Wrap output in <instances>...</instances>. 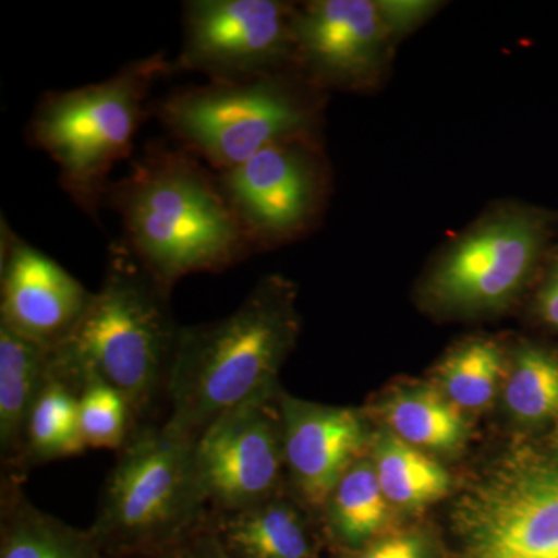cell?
I'll list each match as a JSON object with an SVG mask.
<instances>
[{"label": "cell", "mask_w": 558, "mask_h": 558, "mask_svg": "<svg viewBox=\"0 0 558 558\" xmlns=\"http://www.w3.org/2000/svg\"><path fill=\"white\" fill-rule=\"evenodd\" d=\"M105 205L119 213L132 255L170 290L189 275L218 274L255 253L218 174L182 148L150 143L110 183Z\"/></svg>", "instance_id": "6da1fadb"}, {"label": "cell", "mask_w": 558, "mask_h": 558, "mask_svg": "<svg viewBox=\"0 0 558 558\" xmlns=\"http://www.w3.org/2000/svg\"><path fill=\"white\" fill-rule=\"evenodd\" d=\"M171 290L123 241L110 245L100 289L75 330L50 351V369L76 388L98 380L130 403L135 427L167 417L180 329Z\"/></svg>", "instance_id": "7a4b0ae2"}, {"label": "cell", "mask_w": 558, "mask_h": 558, "mask_svg": "<svg viewBox=\"0 0 558 558\" xmlns=\"http://www.w3.org/2000/svg\"><path fill=\"white\" fill-rule=\"evenodd\" d=\"M296 330L295 290L278 275L260 279L226 318L182 326L165 424L196 439L223 414L277 395Z\"/></svg>", "instance_id": "3957f363"}, {"label": "cell", "mask_w": 558, "mask_h": 558, "mask_svg": "<svg viewBox=\"0 0 558 558\" xmlns=\"http://www.w3.org/2000/svg\"><path fill=\"white\" fill-rule=\"evenodd\" d=\"M209 521L194 439L154 422L117 451L89 532L102 553L124 556L190 545Z\"/></svg>", "instance_id": "277c9868"}, {"label": "cell", "mask_w": 558, "mask_h": 558, "mask_svg": "<svg viewBox=\"0 0 558 558\" xmlns=\"http://www.w3.org/2000/svg\"><path fill=\"white\" fill-rule=\"evenodd\" d=\"M161 53L128 62L108 80L47 92L28 123V140L60 168L62 190L97 220L110 172L128 159L157 80L172 72Z\"/></svg>", "instance_id": "5b68a950"}, {"label": "cell", "mask_w": 558, "mask_h": 558, "mask_svg": "<svg viewBox=\"0 0 558 558\" xmlns=\"http://www.w3.org/2000/svg\"><path fill=\"white\" fill-rule=\"evenodd\" d=\"M315 94L296 70H288L242 83L178 87L154 105V116L179 148L223 172L281 140L311 135Z\"/></svg>", "instance_id": "8992f818"}, {"label": "cell", "mask_w": 558, "mask_h": 558, "mask_svg": "<svg viewBox=\"0 0 558 558\" xmlns=\"http://www.w3.org/2000/svg\"><path fill=\"white\" fill-rule=\"evenodd\" d=\"M468 558H558V454L515 451L459 498Z\"/></svg>", "instance_id": "52a82bcc"}, {"label": "cell", "mask_w": 558, "mask_h": 558, "mask_svg": "<svg viewBox=\"0 0 558 558\" xmlns=\"http://www.w3.org/2000/svg\"><path fill=\"white\" fill-rule=\"evenodd\" d=\"M556 218L545 209L509 205L458 238L427 281L428 299L450 311L502 306L523 289L553 244Z\"/></svg>", "instance_id": "ba28073f"}, {"label": "cell", "mask_w": 558, "mask_h": 558, "mask_svg": "<svg viewBox=\"0 0 558 558\" xmlns=\"http://www.w3.org/2000/svg\"><path fill=\"white\" fill-rule=\"evenodd\" d=\"M293 11L278 0H190L183 40L172 69L209 83H242L295 70Z\"/></svg>", "instance_id": "9c48e42d"}, {"label": "cell", "mask_w": 558, "mask_h": 558, "mask_svg": "<svg viewBox=\"0 0 558 558\" xmlns=\"http://www.w3.org/2000/svg\"><path fill=\"white\" fill-rule=\"evenodd\" d=\"M216 174L255 252L301 236L317 218L326 193L325 165L312 134L281 140Z\"/></svg>", "instance_id": "30bf717a"}, {"label": "cell", "mask_w": 558, "mask_h": 558, "mask_svg": "<svg viewBox=\"0 0 558 558\" xmlns=\"http://www.w3.org/2000/svg\"><path fill=\"white\" fill-rule=\"evenodd\" d=\"M279 396L223 414L194 439L197 475L211 519L281 494L288 468Z\"/></svg>", "instance_id": "8fae6325"}, {"label": "cell", "mask_w": 558, "mask_h": 558, "mask_svg": "<svg viewBox=\"0 0 558 558\" xmlns=\"http://www.w3.org/2000/svg\"><path fill=\"white\" fill-rule=\"evenodd\" d=\"M391 44L371 0H314L293 11V68L315 89L371 86Z\"/></svg>", "instance_id": "7c38bea8"}, {"label": "cell", "mask_w": 558, "mask_h": 558, "mask_svg": "<svg viewBox=\"0 0 558 558\" xmlns=\"http://www.w3.org/2000/svg\"><path fill=\"white\" fill-rule=\"evenodd\" d=\"M0 325L54 349L75 330L94 292L0 220Z\"/></svg>", "instance_id": "4fadbf2b"}, {"label": "cell", "mask_w": 558, "mask_h": 558, "mask_svg": "<svg viewBox=\"0 0 558 558\" xmlns=\"http://www.w3.org/2000/svg\"><path fill=\"white\" fill-rule=\"evenodd\" d=\"M286 468L293 495L310 509H323L366 442L357 411L279 396Z\"/></svg>", "instance_id": "5bb4252c"}, {"label": "cell", "mask_w": 558, "mask_h": 558, "mask_svg": "<svg viewBox=\"0 0 558 558\" xmlns=\"http://www.w3.org/2000/svg\"><path fill=\"white\" fill-rule=\"evenodd\" d=\"M301 502L281 492L252 508L213 517L208 531L234 558H315Z\"/></svg>", "instance_id": "9a60e30c"}, {"label": "cell", "mask_w": 558, "mask_h": 558, "mask_svg": "<svg viewBox=\"0 0 558 558\" xmlns=\"http://www.w3.org/2000/svg\"><path fill=\"white\" fill-rule=\"evenodd\" d=\"M22 481H0V558H105L89 531L68 526L36 508L24 494Z\"/></svg>", "instance_id": "2e32d148"}, {"label": "cell", "mask_w": 558, "mask_h": 558, "mask_svg": "<svg viewBox=\"0 0 558 558\" xmlns=\"http://www.w3.org/2000/svg\"><path fill=\"white\" fill-rule=\"evenodd\" d=\"M50 349L0 325V459L2 475L20 461L33 405L49 374Z\"/></svg>", "instance_id": "e0dca14e"}, {"label": "cell", "mask_w": 558, "mask_h": 558, "mask_svg": "<svg viewBox=\"0 0 558 558\" xmlns=\"http://www.w3.org/2000/svg\"><path fill=\"white\" fill-rule=\"evenodd\" d=\"M80 388L50 369L33 405L20 461L11 476L27 478L32 469L80 457L87 450L78 422Z\"/></svg>", "instance_id": "ac0fdd59"}, {"label": "cell", "mask_w": 558, "mask_h": 558, "mask_svg": "<svg viewBox=\"0 0 558 558\" xmlns=\"http://www.w3.org/2000/svg\"><path fill=\"white\" fill-rule=\"evenodd\" d=\"M384 416L396 436L413 447L454 451L468 438L461 409L435 388L399 392L385 403Z\"/></svg>", "instance_id": "d6986e66"}, {"label": "cell", "mask_w": 558, "mask_h": 558, "mask_svg": "<svg viewBox=\"0 0 558 558\" xmlns=\"http://www.w3.org/2000/svg\"><path fill=\"white\" fill-rule=\"evenodd\" d=\"M373 464L385 497L400 508L418 509L449 494L447 470L398 436L377 442Z\"/></svg>", "instance_id": "ffe728a7"}, {"label": "cell", "mask_w": 558, "mask_h": 558, "mask_svg": "<svg viewBox=\"0 0 558 558\" xmlns=\"http://www.w3.org/2000/svg\"><path fill=\"white\" fill-rule=\"evenodd\" d=\"M388 505L373 462L357 461L333 488L323 510L333 534L347 545L359 546L387 523Z\"/></svg>", "instance_id": "44dd1931"}, {"label": "cell", "mask_w": 558, "mask_h": 558, "mask_svg": "<svg viewBox=\"0 0 558 558\" xmlns=\"http://www.w3.org/2000/svg\"><path fill=\"white\" fill-rule=\"evenodd\" d=\"M501 351L494 341L470 340L447 355L439 368L442 392L458 409L481 410L497 395Z\"/></svg>", "instance_id": "7402d4cb"}, {"label": "cell", "mask_w": 558, "mask_h": 558, "mask_svg": "<svg viewBox=\"0 0 558 558\" xmlns=\"http://www.w3.org/2000/svg\"><path fill=\"white\" fill-rule=\"evenodd\" d=\"M506 403L520 421H558L557 355L542 348L521 349L506 385Z\"/></svg>", "instance_id": "603a6c76"}, {"label": "cell", "mask_w": 558, "mask_h": 558, "mask_svg": "<svg viewBox=\"0 0 558 558\" xmlns=\"http://www.w3.org/2000/svg\"><path fill=\"white\" fill-rule=\"evenodd\" d=\"M78 422L87 449L119 451L135 428L128 400L98 380L86 381L80 389Z\"/></svg>", "instance_id": "cb8c5ba5"}, {"label": "cell", "mask_w": 558, "mask_h": 558, "mask_svg": "<svg viewBox=\"0 0 558 558\" xmlns=\"http://www.w3.org/2000/svg\"><path fill=\"white\" fill-rule=\"evenodd\" d=\"M440 3L428 0H380L377 2L381 21L387 28L389 39L402 38L413 32L422 22L427 21Z\"/></svg>", "instance_id": "d4e9b609"}, {"label": "cell", "mask_w": 558, "mask_h": 558, "mask_svg": "<svg viewBox=\"0 0 558 558\" xmlns=\"http://www.w3.org/2000/svg\"><path fill=\"white\" fill-rule=\"evenodd\" d=\"M357 558H427V550L414 535H396L369 546Z\"/></svg>", "instance_id": "484cf974"}, {"label": "cell", "mask_w": 558, "mask_h": 558, "mask_svg": "<svg viewBox=\"0 0 558 558\" xmlns=\"http://www.w3.org/2000/svg\"><path fill=\"white\" fill-rule=\"evenodd\" d=\"M537 311L546 325L558 330V252L550 263L548 277L539 289Z\"/></svg>", "instance_id": "4316f807"}, {"label": "cell", "mask_w": 558, "mask_h": 558, "mask_svg": "<svg viewBox=\"0 0 558 558\" xmlns=\"http://www.w3.org/2000/svg\"><path fill=\"white\" fill-rule=\"evenodd\" d=\"M194 548H196L199 558H234L222 548L218 538L209 531H205L204 534L194 539Z\"/></svg>", "instance_id": "83f0119b"}, {"label": "cell", "mask_w": 558, "mask_h": 558, "mask_svg": "<svg viewBox=\"0 0 558 558\" xmlns=\"http://www.w3.org/2000/svg\"><path fill=\"white\" fill-rule=\"evenodd\" d=\"M178 548L159 549V550H143V553L124 554L126 558H199L197 557L194 542L191 543L190 548L180 553Z\"/></svg>", "instance_id": "f1b7e54d"}]
</instances>
